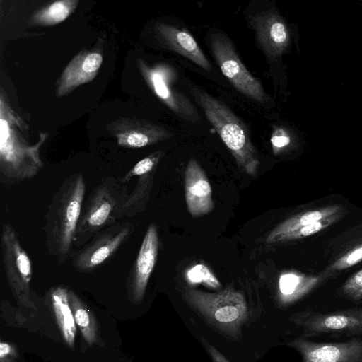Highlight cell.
Masks as SVG:
<instances>
[{
	"mask_svg": "<svg viewBox=\"0 0 362 362\" xmlns=\"http://www.w3.org/2000/svg\"><path fill=\"white\" fill-rule=\"evenodd\" d=\"M345 210H347L346 208L341 204H332L296 214L277 225L267 236L266 243H273L276 238L282 235Z\"/></svg>",
	"mask_w": 362,
	"mask_h": 362,
	"instance_id": "21",
	"label": "cell"
},
{
	"mask_svg": "<svg viewBox=\"0 0 362 362\" xmlns=\"http://www.w3.org/2000/svg\"><path fill=\"white\" fill-rule=\"evenodd\" d=\"M214 57L222 74L241 93L259 103L267 100L264 88L258 79L242 63L230 39L221 32L210 37Z\"/></svg>",
	"mask_w": 362,
	"mask_h": 362,
	"instance_id": "9",
	"label": "cell"
},
{
	"mask_svg": "<svg viewBox=\"0 0 362 362\" xmlns=\"http://www.w3.org/2000/svg\"><path fill=\"white\" fill-rule=\"evenodd\" d=\"M288 345L302 356L303 362H362V339L319 343L300 337Z\"/></svg>",
	"mask_w": 362,
	"mask_h": 362,
	"instance_id": "12",
	"label": "cell"
},
{
	"mask_svg": "<svg viewBox=\"0 0 362 362\" xmlns=\"http://www.w3.org/2000/svg\"><path fill=\"white\" fill-rule=\"evenodd\" d=\"M331 254L325 270L334 276L362 261V223L339 234L328 245Z\"/></svg>",
	"mask_w": 362,
	"mask_h": 362,
	"instance_id": "17",
	"label": "cell"
},
{
	"mask_svg": "<svg viewBox=\"0 0 362 362\" xmlns=\"http://www.w3.org/2000/svg\"><path fill=\"white\" fill-rule=\"evenodd\" d=\"M340 291L351 300L362 301V269L349 276L342 284Z\"/></svg>",
	"mask_w": 362,
	"mask_h": 362,
	"instance_id": "28",
	"label": "cell"
},
{
	"mask_svg": "<svg viewBox=\"0 0 362 362\" xmlns=\"http://www.w3.org/2000/svg\"><path fill=\"white\" fill-rule=\"evenodd\" d=\"M81 173L68 177L52 197L45 217L44 232L48 253L64 264L74 252V240L86 194Z\"/></svg>",
	"mask_w": 362,
	"mask_h": 362,
	"instance_id": "2",
	"label": "cell"
},
{
	"mask_svg": "<svg viewBox=\"0 0 362 362\" xmlns=\"http://www.w3.org/2000/svg\"><path fill=\"white\" fill-rule=\"evenodd\" d=\"M159 248L156 226L151 223L144 235L138 255L129 269L126 283L128 298L134 304L140 303L156 265Z\"/></svg>",
	"mask_w": 362,
	"mask_h": 362,
	"instance_id": "11",
	"label": "cell"
},
{
	"mask_svg": "<svg viewBox=\"0 0 362 362\" xmlns=\"http://www.w3.org/2000/svg\"><path fill=\"white\" fill-rule=\"evenodd\" d=\"M18 357V351L13 344L1 341L0 362H16Z\"/></svg>",
	"mask_w": 362,
	"mask_h": 362,
	"instance_id": "30",
	"label": "cell"
},
{
	"mask_svg": "<svg viewBox=\"0 0 362 362\" xmlns=\"http://www.w3.org/2000/svg\"><path fill=\"white\" fill-rule=\"evenodd\" d=\"M77 0L56 1L37 10L31 16L30 23L34 25L49 26L66 19L76 9Z\"/></svg>",
	"mask_w": 362,
	"mask_h": 362,
	"instance_id": "23",
	"label": "cell"
},
{
	"mask_svg": "<svg viewBox=\"0 0 362 362\" xmlns=\"http://www.w3.org/2000/svg\"><path fill=\"white\" fill-rule=\"evenodd\" d=\"M129 197L127 185L108 176L98 183L84 201L77 225L74 247H82L96 234L124 216Z\"/></svg>",
	"mask_w": 362,
	"mask_h": 362,
	"instance_id": "5",
	"label": "cell"
},
{
	"mask_svg": "<svg viewBox=\"0 0 362 362\" xmlns=\"http://www.w3.org/2000/svg\"><path fill=\"white\" fill-rule=\"evenodd\" d=\"M347 212L348 210H345L313 223L304 226L298 229L278 237L274 240L273 243L296 240L317 234L340 221L346 215Z\"/></svg>",
	"mask_w": 362,
	"mask_h": 362,
	"instance_id": "25",
	"label": "cell"
},
{
	"mask_svg": "<svg viewBox=\"0 0 362 362\" xmlns=\"http://www.w3.org/2000/svg\"><path fill=\"white\" fill-rule=\"evenodd\" d=\"M188 280L192 283H203L211 288L221 287V284L216 277L211 273L207 267L203 264H197L191 268L187 273Z\"/></svg>",
	"mask_w": 362,
	"mask_h": 362,
	"instance_id": "27",
	"label": "cell"
},
{
	"mask_svg": "<svg viewBox=\"0 0 362 362\" xmlns=\"http://www.w3.org/2000/svg\"><path fill=\"white\" fill-rule=\"evenodd\" d=\"M156 31L167 48L186 57L206 71L211 69L209 61L190 33L165 23L158 24L156 26Z\"/></svg>",
	"mask_w": 362,
	"mask_h": 362,
	"instance_id": "19",
	"label": "cell"
},
{
	"mask_svg": "<svg viewBox=\"0 0 362 362\" xmlns=\"http://www.w3.org/2000/svg\"><path fill=\"white\" fill-rule=\"evenodd\" d=\"M68 293L69 289L66 287L57 286L50 288L47 298L64 341L69 347L74 348L76 325L69 303Z\"/></svg>",
	"mask_w": 362,
	"mask_h": 362,
	"instance_id": "20",
	"label": "cell"
},
{
	"mask_svg": "<svg viewBox=\"0 0 362 362\" xmlns=\"http://www.w3.org/2000/svg\"><path fill=\"white\" fill-rule=\"evenodd\" d=\"M1 252L5 275L13 296L21 305L33 306L30 296L31 262L20 243L16 231L9 223L2 226Z\"/></svg>",
	"mask_w": 362,
	"mask_h": 362,
	"instance_id": "6",
	"label": "cell"
},
{
	"mask_svg": "<svg viewBox=\"0 0 362 362\" xmlns=\"http://www.w3.org/2000/svg\"><path fill=\"white\" fill-rule=\"evenodd\" d=\"M249 23L267 57L272 61L279 55L288 40L286 25L280 17L272 10H267L251 16Z\"/></svg>",
	"mask_w": 362,
	"mask_h": 362,
	"instance_id": "16",
	"label": "cell"
},
{
	"mask_svg": "<svg viewBox=\"0 0 362 362\" xmlns=\"http://www.w3.org/2000/svg\"><path fill=\"white\" fill-rule=\"evenodd\" d=\"M202 345L205 348L213 362H230L216 347L210 344L206 339L201 337Z\"/></svg>",
	"mask_w": 362,
	"mask_h": 362,
	"instance_id": "31",
	"label": "cell"
},
{
	"mask_svg": "<svg viewBox=\"0 0 362 362\" xmlns=\"http://www.w3.org/2000/svg\"><path fill=\"white\" fill-rule=\"evenodd\" d=\"M134 229L129 221H119L96 234L71 256L74 269L90 273L108 262L129 238Z\"/></svg>",
	"mask_w": 362,
	"mask_h": 362,
	"instance_id": "7",
	"label": "cell"
},
{
	"mask_svg": "<svg viewBox=\"0 0 362 362\" xmlns=\"http://www.w3.org/2000/svg\"><path fill=\"white\" fill-rule=\"evenodd\" d=\"M289 143L290 139L283 129H277L273 132L271 136V144L274 154H277Z\"/></svg>",
	"mask_w": 362,
	"mask_h": 362,
	"instance_id": "29",
	"label": "cell"
},
{
	"mask_svg": "<svg viewBox=\"0 0 362 362\" xmlns=\"http://www.w3.org/2000/svg\"><path fill=\"white\" fill-rule=\"evenodd\" d=\"M156 170L136 177L135 187L129 194L124 206L125 217L132 218L145 210L152 189Z\"/></svg>",
	"mask_w": 362,
	"mask_h": 362,
	"instance_id": "24",
	"label": "cell"
},
{
	"mask_svg": "<svg viewBox=\"0 0 362 362\" xmlns=\"http://www.w3.org/2000/svg\"><path fill=\"white\" fill-rule=\"evenodd\" d=\"M334 276L325 269L316 275L296 270L284 272L278 281V301L281 306L290 305Z\"/></svg>",
	"mask_w": 362,
	"mask_h": 362,
	"instance_id": "18",
	"label": "cell"
},
{
	"mask_svg": "<svg viewBox=\"0 0 362 362\" xmlns=\"http://www.w3.org/2000/svg\"><path fill=\"white\" fill-rule=\"evenodd\" d=\"M138 69L155 95L180 117L197 123L198 111L191 100L174 87L176 73L165 64L150 66L141 59H136Z\"/></svg>",
	"mask_w": 362,
	"mask_h": 362,
	"instance_id": "8",
	"label": "cell"
},
{
	"mask_svg": "<svg viewBox=\"0 0 362 362\" xmlns=\"http://www.w3.org/2000/svg\"><path fill=\"white\" fill-rule=\"evenodd\" d=\"M69 303L71 308L76 325L89 346L98 339L97 322L92 311L82 299L72 290H69Z\"/></svg>",
	"mask_w": 362,
	"mask_h": 362,
	"instance_id": "22",
	"label": "cell"
},
{
	"mask_svg": "<svg viewBox=\"0 0 362 362\" xmlns=\"http://www.w3.org/2000/svg\"><path fill=\"white\" fill-rule=\"evenodd\" d=\"M109 132L122 147L139 148L151 146L173 136L162 126L135 117H119L109 123Z\"/></svg>",
	"mask_w": 362,
	"mask_h": 362,
	"instance_id": "13",
	"label": "cell"
},
{
	"mask_svg": "<svg viewBox=\"0 0 362 362\" xmlns=\"http://www.w3.org/2000/svg\"><path fill=\"white\" fill-rule=\"evenodd\" d=\"M163 156L164 152L162 151L149 153L137 162L124 175L119 177V180L122 183L127 185L134 177L156 170Z\"/></svg>",
	"mask_w": 362,
	"mask_h": 362,
	"instance_id": "26",
	"label": "cell"
},
{
	"mask_svg": "<svg viewBox=\"0 0 362 362\" xmlns=\"http://www.w3.org/2000/svg\"><path fill=\"white\" fill-rule=\"evenodd\" d=\"M185 194L187 210L193 217L206 215L213 210L211 185L202 168L193 158L185 169Z\"/></svg>",
	"mask_w": 362,
	"mask_h": 362,
	"instance_id": "15",
	"label": "cell"
},
{
	"mask_svg": "<svg viewBox=\"0 0 362 362\" xmlns=\"http://www.w3.org/2000/svg\"><path fill=\"white\" fill-rule=\"evenodd\" d=\"M97 50H82L68 64L59 77L56 88L58 98L64 97L79 86L93 81L103 63Z\"/></svg>",
	"mask_w": 362,
	"mask_h": 362,
	"instance_id": "14",
	"label": "cell"
},
{
	"mask_svg": "<svg viewBox=\"0 0 362 362\" xmlns=\"http://www.w3.org/2000/svg\"><path fill=\"white\" fill-rule=\"evenodd\" d=\"M182 297L187 304L211 327L230 340L242 337L248 318L244 295L232 287L216 293L185 288Z\"/></svg>",
	"mask_w": 362,
	"mask_h": 362,
	"instance_id": "4",
	"label": "cell"
},
{
	"mask_svg": "<svg viewBox=\"0 0 362 362\" xmlns=\"http://www.w3.org/2000/svg\"><path fill=\"white\" fill-rule=\"evenodd\" d=\"M290 320L303 329L304 337L362 334V308L326 313L306 310L291 315Z\"/></svg>",
	"mask_w": 362,
	"mask_h": 362,
	"instance_id": "10",
	"label": "cell"
},
{
	"mask_svg": "<svg viewBox=\"0 0 362 362\" xmlns=\"http://www.w3.org/2000/svg\"><path fill=\"white\" fill-rule=\"evenodd\" d=\"M190 92L240 169L255 176L260 162L246 126L227 105L207 92L193 86H190Z\"/></svg>",
	"mask_w": 362,
	"mask_h": 362,
	"instance_id": "3",
	"label": "cell"
},
{
	"mask_svg": "<svg viewBox=\"0 0 362 362\" xmlns=\"http://www.w3.org/2000/svg\"><path fill=\"white\" fill-rule=\"evenodd\" d=\"M29 126L11 107L3 91L0 97V181L5 185H18L35 177L43 168L40 156L42 145L49 136L40 132L35 144L23 132Z\"/></svg>",
	"mask_w": 362,
	"mask_h": 362,
	"instance_id": "1",
	"label": "cell"
}]
</instances>
